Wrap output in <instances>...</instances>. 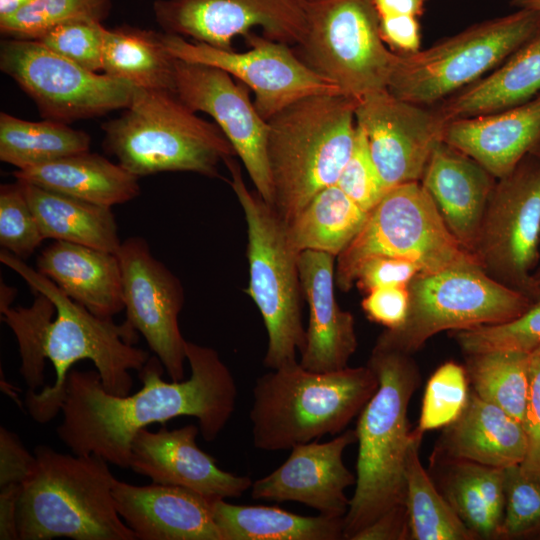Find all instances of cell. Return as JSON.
<instances>
[{"mask_svg":"<svg viewBox=\"0 0 540 540\" xmlns=\"http://www.w3.org/2000/svg\"><path fill=\"white\" fill-rule=\"evenodd\" d=\"M45 240L25 196L22 184L0 187V245L12 255L26 259Z\"/></svg>","mask_w":540,"mask_h":540,"instance_id":"obj_42","label":"cell"},{"mask_svg":"<svg viewBox=\"0 0 540 540\" xmlns=\"http://www.w3.org/2000/svg\"><path fill=\"white\" fill-rule=\"evenodd\" d=\"M497 539L540 540V474L505 468V509Z\"/></svg>","mask_w":540,"mask_h":540,"instance_id":"obj_41","label":"cell"},{"mask_svg":"<svg viewBox=\"0 0 540 540\" xmlns=\"http://www.w3.org/2000/svg\"><path fill=\"white\" fill-rule=\"evenodd\" d=\"M250 49L235 52L202 42L162 34L168 52L177 59L224 70L255 94L254 104L267 121L287 106L309 96L343 94L330 80L312 70L287 44L249 32Z\"/></svg>","mask_w":540,"mask_h":540,"instance_id":"obj_15","label":"cell"},{"mask_svg":"<svg viewBox=\"0 0 540 540\" xmlns=\"http://www.w3.org/2000/svg\"><path fill=\"white\" fill-rule=\"evenodd\" d=\"M530 154H532L533 156H535L537 159L540 160V138L537 141L536 145L534 146Z\"/></svg>","mask_w":540,"mask_h":540,"instance_id":"obj_56","label":"cell"},{"mask_svg":"<svg viewBox=\"0 0 540 540\" xmlns=\"http://www.w3.org/2000/svg\"><path fill=\"white\" fill-rule=\"evenodd\" d=\"M465 367L446 362L428 379L422 399L418 425L413 431L423 437L430 430L445 428L462 413L469 397Z\"/></svg>","mask_w":540,"mask_h":540,"instance_id":"obj_39","label":"cell"},{"mask_svg":"<svg viewBox=\"0 0 540 540\" xmlns=\"http://www.w3.org/2000/svg\"><path fill=\"white\" fill-rule=\"evenodd\" d=\"M247 223L249 283L246 293L256 304L267 331L263 363L271 370L296 364L306 343L302 321L299 255L286 224L258 194L251 192L233 157L224 160Z\"/></svg>","mask_w":540,"mask_h":540,"instance_id":"obj_8","label":"cell"},{"mask_svg":"<svg viewBox=\"0 0 540 540\" xmlns=\"http://www.w3.org/2000/svg\"><path fill=\"white\" fill-rule=\"evenodd\" d=\"M422 438L414 433L407 456L405 506L409 540L478 539L461 521L422 466L419 458Z\"/></svg>","mask_w":540,"mask_h":540,"instance_id":"obj_36","label":"cell"},{"mask_svg":"<svg viewBox=\"0 0 540 540\" xmlns=\"http://www.w3.org/2000/svg\"><path fill=\"white\" fill-rule=\"evenodd\" d=\"M408 290L410 305L404 324L383 331L375 346L412 355L439 332L505 323L520 316L533 301L490 277L479 264L419 273Z\"/></svg>","mask_w":540,"mask_h":540,"instance_id":"obj_11","label":"cell"},{"mask_svg":"<svg viewBox=\"0 0 540 540\" xmlns=\"http://www.w3.org/2000/svg\"><path fill=\"white\" fill-rule=\"evenodd\" d=\"M465 369L472 391L524 425L529 352L495 350L467 354Z\"/></svg>","mask_w":540,"mask_h":540,"instance_id":"obj_37","label":"cell"},{"mask_svg":"<svg viewBox=\"0 0 540 540\" xmlns=\"http://www.w3.org/2000/svg\"><path fill=\"white\" fill-rule=\"evenodd\" d=\"M369 365L313 372L299 362L257 378L249 413L252 441L265 451L289 450L342 433L378 388Z\"/></svg>","mask_w":540,"mask_h":540,"instance_id":"obj_5","label":"cell"},{"mask_svg":"<svg viewBox=\"0 0 540 540\" xmlns=\"http://www.w3.org/2000/svg\"><path fill=\"white\" fill-rule=\"evenodd\" d=\"M113 0H35L12 17L0 20L6 38L37 40L53 27L75 20L103 22Z\"/></svg>","mask_w":540,"mask_h":540,"instance_id":"obj_38","label":"cell"},{"mask_svg":"<svg viewBox=\"0 0 540 540\" xmlns=\"http://www.w3.org/2000/svg\"><path fill=\"white\" fill-rule=\"evenodd\" d=\"M199 430L193 424L157 432L141 429L131 444L129 468L153 483L185 488L211 500L241 497L252 480L220 469L197 445Z\"/></svg>","mask_w":540,"mask_h":540,"instance_id":"obj_21","label":"cell"},{"mask_svg":"<svg viewBox=\"0 0 540 540\" xmlns=\"http://www.w3.org/2000/svg\"><path fill=\"white\" fill-rule=\"evenodd\" d=\"M496 181L478 162L444 141L434 149L420 180L448 230L472 254Z\"/></svg>","mask_w":540,"mask_h":540,"instance_id":"obj_25","label":"cell"},{"mask_svg":"<svg viewBox=\"0 0 540 540\" xmlns=\"http://www.w3.org/2000/svg\"><path fill=\"white\" fill-rule=\"evenodd\" d=\"M355 118L387 191L421 180L447 124L434 106L402 100L388 89L358 99Z\"/></svg>","mask_w":540,"mask_h":540,"instance_id":"obj_18","label":"cell"},{"mask_svg":"<svg viewBox=\"0 0 540 540\" xmlns=\"http://www.w3.org/2000/svg\"><path fill=\"white\" fill-rule=\"evenodd\" d=\"M300 59L356 100L387 89L396 52L380 34L373 0H312Z\"/></svg>","mask_w":540,"mask_h":540,"instance_id":"obj_12","label":"cell"},{"mask_svg":"<svg viewBox=\"0 0 540 540\" xmlns=\"http://www.w3.org/2000/svg\"><path fill=\"white\" fill-rule=\"evenodd\" d=\"M117 255L126 321L144 337L171 380L182 381L187 340L178 323L184 303L181 281L154 257L143 237L125 239Z\"/></svg>","mask_w":540,"mask_h":540,"instance_id":"obj_16","label":"cell"},{"mask_svg":"<svg viewBox=\"0 0 540 540\" xmlns=\"http://www.w3.org/2000/svg\"><path fill=\"white\" fill-rule=\"evenodd\" d=\"M174 61L162 33L130 26L106 31L102 71L112 78L134 87L175 92Z\"/></svg>","mask_w":540,"mask_h":540,"instance_id":"obj_34","label":"cell"},{"mask_svg":"<svg viewBox=\"0 0 540 540\" xmlns=\"http://www.w3.org/2000/svg\"><path fill=\"white\" fill-rule=\"evenodd\" d=\"M372 256L409 260L422 273L478 264L448 230L420 181L389 189L368 212L360 232L337 256V286L350 290L356 270Z\"/></svg>","mask_w":540,"mask_h":540,"instance_id":"obj_10","label":"cell"},{"mask_svg":"<svg viewBox=\"0 0 540 540\" xmlns=\"http://www.w3.org/2000/svg\"><path fill=\"white\" fill-rule=\"evenodd\" d=\"M380 34L396 53L409 54L420 50V25L418 17L393 15L379 17Z\"/></svg>","mask_w":540,"mask_h":540,"instance_id":"obj_49","label":"cell"},{"mask_svg":"<svg viewBox=\"0 0 540 540\" xmlns=\"http://www.w3.org/2000/svg\"><path fill=\"white\" fill-rule=\"evenodd\" d=\"M13 176L16 180L108 207L131 201L140 194L138 176L90 151L17 169Z\"/></svg>","mask_w":540,"mask_h":540,"instance_id":"obj_29","label":"cell"},{"mask_svg":"<svg viewBox=\"0 0 540 540\" xmlns=\"http://www.w3.org/2000/svg\"><path fill=\"white\" fill-rule=\"evenodd\" d=\"M36 457L30 454L19 437L0 427V487L22 485L31 475Z\"/></svg>","mask_w":540,"mask_h":540,"instance_id":"obj_48","label":"cell"},{"mask_svg":"<svg viewBox=\"0 0 540 540\" xmlns=\"http://www.w3.org/2000/svg\"><path fill=\"white\" fill-rule=\"evenodd\" d=\"M539 27L540 12L518 9L426 49L396 53L387 89L402 100L435 106L499 66Z\"/></svg>","mask_w":540,"mask_h":540,"instance_id":"obj_9","label":"cell"},{"mask_svg":"<svg viewBox=\"0 0 540 540\" xmlns=\"http://www.w3.org/2000/svg\"><path fill=\"white\" fill-rule=\"evenodd\" d=\"M2 264L16 272L35 294L31 306L0 309L14 333L21 359L19 372L28 389L30 417L46 424L59 412L66 378L74 363L90 360L103 387L112 394H130V370L140 371L149 352L134 346L137 331L125 320L101 318L67 296L53 281L10 252H0Z\"/></svg>","mask_w":540,"mask_h":540,"instance_id":"obj_2","label":"cell"},{"mask_svg":"<svg viewBox=\"0 0 540 540\" xmlns=\"http://www.w3.org/2000/svg\"><path fill=\"white\" fill-rule=\"evenodd\" d=\"M191 368L187 380H163L164 366L150 357L138 376L143 387L119 396L102 385L97 370L72 368L66 378L59 439L76 455H95L109 464L129 468L135 435L153 423L182 416L198 419L204 440L211 442L231 418L236 404L234 378L218 352L186 342Z\"/></svg>","mask_w":540,"mask_h":540,"instance_id":"obj_1","label":"cell"},{"mask_svg":"<svg viewBox=\"0 0 540 540\" xmlns=\"http://www.w3.org/2000/svg\"><path fill=\"white\" fill-rule=\"evenodd\" d=\"M378 388L358 415L356 483L344 517V539L391 509L405 505L406 464L414 439L408 421L412 395L420 385L411 355L374 346L367 363Z\"/></svg>","mask_w":540,"mask_h":540,"instance_id":"obj_3","label":"cell"},{"mask_svg":"<svg viewBox=\"0 0 540 540\" xmlns=\"http://www.w3.org/2000/svg\"><path fill=\"white\" fill-rule=\"evenodd\" d=\"M306 0H156V22L168 34L231 50L232 40L261 27L269 39L297 45L306 29Z\"/></svg>","mask_w":540,"mask_h":540,"instance_id":"obj_19","label":"cell"},{"mask_svg":"<svg viewBox=\"0 0 540 540\" xmlns=\"http://www.w3.org/2000/svg\"><path fill=\"white\" fill-rule=\"evenodd\" d=\"M91 138L65 123L0 114V160L26 169L90 150Z\"/></svg>","mask_w":540,"mask_h":540,"instance_id":"obj_35","label":"cell"},{"mask_svg":"<svg viewBox=\"0 0 540 540\" xmlns=\"http://www.w3.org/2000/svg\"><path fill=\"white\" fill-rule=\"evenodd\" d=\"M366 294L361 306L369 320L387 330L397 329L404 324L410 305L408 285L378 287Z\"/></svg>","mask_w":540,"mask_h":540,"instance_id":"obj_47","label":"cell"},{"mask_svg":"<svg viewBox=\"0 0 540 540\" xmlns=\"http://www.w3.org/2000/svg\"><path fill=\"white\" fill-rule=\"evenodd\" d=\"M336 184L367 212L387 191L372 159L366 135L357 124L351 155Z\"/></svg>","mask_w":540,"mask_h":540,"instance_id":"obj_44","label":"cell"},{"mask_svg":"<svg viewBox=\"0 0 540 540\" xmlns=\"http://www.w3.org/2000/svg\"><path fill=\"white\" fill-rule=\"evenodd\" d=\"M379 17L412 15L419 17L424 12L427 0H373Z\"/></svg>","mask_w":540,"mask_h":540,"instance_id":"obj_52","label":"cell"},{"mask_svg":"<svg viewBox=\"0 0 540 540\" xmlns=\"http://www.w3.org/2000/svg\"><path fill=\"white\" fill-rule=\"evenodd\" d=\"M352 540H409L406 506H398L384 513L357 532Z\"/></svg>","mask_w":540,"mask_h":540,"instance_id":"obj_50","label":"cell"},{"mask_svg":"<svg viewBox=\"0 0 540 540\" xmlns=\"http://www.w3.org/2000/svg\"><path fill=\"white\" fill-rule=\"evenodd\" d=\"M174 68L176 95L192 111L214 119L244 164L257 194L271 206L268 122L251 101L248 87L213 66L175 58Z\"/></svg>","mask_w":540,"mask_h":540,"instance_id":"obj_17","label":"cell"},{"mask_svg":"<svg viewBox=\"0 0 540 540\" xmlns=\"http://www.w3.org/2000/svg\"><path fill=\"white\" fill-rule=\"evenodd\" d=\"M22 485H8L0 487V539L16 540L17 532V504Z\"/></svg>","mask_w":540,"mask_h":540,"instance_id":"obj_51","label":"cell"},{"mask_svg":"<svg viewBox=\"0 0 540 540\" xmlns=\"http://www.w3.org/2000/svg\"><path fill=\"white\" fill-rule=\"evenodd\" d=\"M356 103L344 94L314 95L267 120L271 207L285 224L337 183L354 145Z\"/></svg>","mask_w":540,"mask_h":540,"instance_id":"obj_4","label":"cell"},{"mask_svg":"<svg viewBox=\"0 0 540 540\" xmlns=\"http://www.w3.org/2000/svg\"><path fill=\"white\" fill-rule=\"evenodd\" d=\"M540 138V95L502 111L448 121L443 141L494 178L511 173Z\"/></svg>","mask_w":540,"mask_h":540,"instance_id":"obj_24","label":"cell"},{"mask_svg":"<svg viewBox=\"0 0 540 540\" xmlns=\"http://www.w3.org/2000/svg\"><path fill=\"white\" fill-rule=\"evenodd\" d=\"M17 504L19 540H136L117 512L116 478L95 455H70L40 445Z\"/></svg>","mask_w":540,"mask_h":540,"instance_id":"obj_6","label":"cell"},{"mask_svg":"<svg viewBox=\"0 0 540 540\" xmlns=\"http://www.w3.org/2000/svg\"><path fill=\"white\" fill-rule=\"evenodd\" d=\"M306 1H312V0H306Z\"/></svg>","mask_w":540,"mask_h":540,"instance_id":"obj_58","label":"cell"},{"mask_svg":"<svg viewBox=\"0 0 540 540\" xmlns=\"http://www.w3.org/2000/svg\"><path fill=\"white\" fill-rule=\"evenodd\" d=\"M527 447L524 425L471 390L462 413L444 428L432 460L507 468L524 461Z\"/></svg>","mask_w":540,"mask_h":540,"instance_id":"obj_26","label":"cell"},{"mask_svg":"<svg viewBox=\"0 0 540 540\" xmlns=\"http://www.w3.org/2000/svg\"><path fill=\"white\" fill-rule=\"evenodd\" d=\"M106 31L101 22L75 20L53 27L37 41L79 66L97 72L102 70Z\"/></svg>","mask_w":540,"mask_h":540,"instance_id":"obj_43","label":"cell"},{"mask_svg":"<svg viewBox=\"0 0 540 540\" xmlns=\"http://www.w3.org/2000/svg\"><path fill=\"white\" fill-rule=\"evenodd\" d=\"M419 273H422L420 267L409 260L372 256L356 270L354 285L366 293L383 286H405Z\"/></svg>","mask_w":540,"mask_h":540,"instance_id":"obj_45","label":"cell"},{"mask_svg":"<svg viewBox=\"0 0 540 540\" xmlns=\"http://www.w3.org/2000/svg\"><path fill=\"white\" fill-rule=\"evenodd\" d=\"M102 130L105 151L139 178L171 171L217 177L219 162L236 155L216 123L169 90L134 87L129 105Z\"/></svg>","mask_w":540,"mask_h":540,"instance_id":"obj_7","label":"cell"},{"mask_svg":"<svg viewBox=\"0 0 540 540\" xmlns=\"http://www.w3.org/2000/svg\"><path fill=\"white\" fill-rule=\"evenodd\" d=\"M441 493L478 539H497L505 509V468L471 461H437Z\"/></svg>","mask_w":540,"mask_h":540,"instance_id":"obj_32","label":"cell"},{"mask_svg":"<svg viewBox=\"0 0 540 540\" xmlns=\"http://www.w3.org/2000/svg\"><path fill=\"white\" fill-rule=\"evenodd\" d=\"M213 519L221 540H339L344 518L302 516L273 506L212 502Z\"/></svg>","mask_w":540,"mask_h":540,"instance_id":"obj_31","label":"cell"},{"mask_svg":"<svg viewBox=\"0 0 540 540\" xmlns=\"http://www.w3.org/2000/svg\"><path fill=\"white\" fill-rule=\"evenodd\" d=\"M118 514L140 540H221L212 502L191 490L153 483L113 484ZM215 500V499H214Z\"/></svg>","mask_w":540,"mask_h":540,"instance_id":"obj_22","label":"cell"},{"mask_svg":"<svg viewBox=\"0 0 540 540\" xmlns=\"http://www.w3.org/2000/svg\"><path fill=\"white\" fill-rule=\"evenodd\" d=\"M524 427L527 453L519 465L523 472L540 474V345L529 352V387Z\"/></svg>","mask_w":540,"mask_h":540,"instance_id":"obj_46","label":"cell"},{"mask_svg":"<svg viewBox=\"0 0 540 540\" xmlns=\"http://www.w3.org/2000/svg\"><path fill=\"white\" fill-rule=\"evenodd\" d=\"M334 259L311 250L299 255L302 293L309 305L306 343L299 363L313 372L348 367L358 345L353 316L340 308L335 297Z\"/></svg>","mask_w":540,"mask_h":540,"instance_id":"obj_23","label":"cell"},{"mask_svg":"<svg viewBox=\"0 0 540 540\" xmlns=\"http://www.w3.org/2000/svg\"><path fill=\"white\" fill-rule=\"evenodd\" d=\"M0 69L33 100L44 119L65 124L126 108L134 88L87 70L37 40H2Z\"/></svg>","mask_w":540,"mask_h":540,"instance_id":"obj_14","label":"cell"},{"mask_svg":"<svg viewBox=\"0 0 540 540\" xmlns=\"http://www.w3.org/2000/svg\"><path fill=\"white\" fill-rule=\"evenodd\" d=\"M36 269L98 317L113 318L124 310L117 253L53 240L38 255Z\"/></svg>","mask_w":540,"mask_h":540,"instance_id":"obj_27","label":"cell"},{"mask_svg":"<svg viewBox=\"0 0 540 540\" xmlns=\"http://www.w3.org/2000/svg\"><path fill=\"white\" fill-rule=\"evenodd\" d=\"M0 293V309L11 306L16 296V289L1 281Z\"/></svg>","mask_w":540,"mask_h":540,"instance_id":"obj_54","label":"cell"},{"mask_svg":"<svg viewBox=\"0 0 540 540\" xmlns=\"http://www.w3.org/2000/svg\"><path fill=\"white\" fill-rule=\"evenodd\" d=\"M355 442L356 431L346 430L327 442L315 440L293 447L278 468L252 483L251 497L295 501L321 515L344 518L350 503L345 490L356 483V476L346 467L343 454Z\"/></svg>","mask_w":540,"mask_h":540,"instance_id":"obj_20","label":"cell"},{"mask_svg":"<svg viewBox=\"0 0 540 540\" xmlns=\"http://www.w3.org/2000/svg\"><path fill=\"white\" fill-rule=\"evenodd\" d=\"M454 336L465 354L495 350L530 352L540 345V293L517 318L455 331Z\"/></svg>","mask_w":540,"mask_h":540,"instance_id":"obj_40","label":"cell"},{"mask_svg":"<svg viewBox=\"0 0 540 540\" xmlns=\"http://www.w3.org/2000/svg\"><path fill=\"white\" fill-rule=\"evenodd\" d=\"M540 95V27L499 66L434 107L448 122L490 114Z\"/></svg>","mask_w":540,"mask_h":540,"instance_id":"obj_28","label":"cell"},{"mask_svg":"<svg viewBox=\"0 0 540 540\" xmlns=\"http://www.w3.org/2000/svg\"><path fill=\"white\" fill-rule=\"evenodd\" d=\"M493 279L534 300L540 288V160L527 155L498 179L487 203L473 249Z\"/></svg>","mask_w":540,"mask_h":540,"instance_id":"obj_13","label":"cell"},{"mask_svg":"<svg viewBox=\"0 0 540 540\" xmlns=\"http://www.w3.org/2000/svg\"><path fill=\"white\" fill-rule=\"evenodd\" d=\"M534 280L536 284L538 285V287L540 288V263L534 273Z\"/></svg>","mask_w":540,"mask_h":540,"instance_id":"obj_57","label":"cell"},{"mask_svg":"<svg viewBox=\"0 0 540 540\" xmlns=\"http://www.w3.org/2000/svg\"><path fill=\"white\" fill-rule=\"evenodd\" d=\"M18 181L45 239L118 252L122 242L111 207Z\"/></svg>","mask_w":540,"mask_h":540,"instance_id":"obj_30","label":"cell"},{"mask_svg":"<svg viewBox=\"0 0 540 540\" xmlns=\"http://www.w3.org/2000/svg\"><path fill=\"white\" fill-rule=\"evenodd\" d=\"M510 3L518 9L540 12V0H511Z\"/></svg>","mask_w":540,"mask_h":540,"instance_id":"obj_55","label":"cell"},{"mask_svg":"<svg viewBox=\"0 0 540 540\" xmlns=\"http://www.w3.org/2000/svg\"><path fill=\"white\" fill-rule=\"evenodd\" d=\"M35 0H0V20L14 16Z\"/></svg>","mask_w":540,"mask_h":540,"instance_id":"obj_53","label":"cell"},{"mask_svg":"<svg viewBox=\"0 0 540 540\" xmlns=\"http://www.w3.org/2000/svg\"><path fill=\"white\" fill-rule=\"evenodd\" d=\"M367 216V211L334 184L318 192L286 224L288 238L300 253L311 250L337 257L360 232Z\"/></svg>","mask_w":540,"mask_h":540,"instance_id":"obj_33","label":"cell"}]
</instances>
